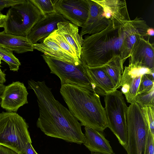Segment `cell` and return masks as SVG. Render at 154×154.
I'll use <instances>...</instances> for the list:
<instances>
[{"instance_id": "2e32d148", "label": "cell", "mask_w": 154, "mask_h": 154, "mask_svg": "<svg viewBox=\"0 0 154 154\" xmlns=\"http://www.w3.org/2000/svg\"><path fill=\"white\" fill-rule=\"evenodd\" d=\"M103 8V15L108 20H131L125 0H94Z\"/></svg>"}, {"instance_id": "6da1fadb", "label": "cell", "mask_w": 154, "mask_h": 154, "mask_svg": "<svg viewBox=\"0 0 154 154\" xmlns=\"http://www.w3.org/2000/svg\"><path fill=\"white\" fill-rule=\"evenodd\" d=\"M37 98L39 116L37 127L46 135L81 144L85 140L82 125L69 110L55 98L44 81H28Z\"/></svg>"}, {"instance_id": "e0dca14e", "label": "cell", "mask_w": 154, "mask_h": 154, "mask_svg": "<svg viewBox=\"0 0 154 154\" xmlns=\"http://www.w3.org/2000/svg\"><path fill=\"white\" fill-rule=\"evenodd\" d=\"M33 45L26 37L0 32V47L21 54L33 51Z\"/></svg>"}, {"instance_id": "f546056e", "label": "cell", "mask_w": 154, "mask_h": 154, "mask_svg": "<svg viewBox=\"0 0 154 154\" xmlns=\"http://www.w3.org/2000/svg\"><path fill=\"white\" fill-rule=\"evenodd\" d=\"M19 154H38L33 148L32 143L28 142L24 148Z\"/></svg>"}, {"instance_id": "3957f363", "label": "cell", "mask_w": 154, "mask_h": 154, "mask_svg": "<svg viewBox=\"0 0 154 154\" xmlns=\"http://www.w3.org/2000/svg\"><path fill=\"white\" fill-rule=\"evenodd\" d=\"M60 93L72 114L82 126L102 132L108 128L105 109L94 91L69 84L61 85Z\"/></svg>"}, {"instance_id": "e575fe53", "label": "cell", "mask_w": 154, "mask_h": 154, "mask_svg": "<svg viewBox=\"0 0 154 154\" xmlns=\"http://www.w3.org/2000/svg\"><path fill=\"white\" fill-rule=\"evenodd\" d=\"M5 86L4 84H0V98L2 94Z\"/></svg>"}, {"instance_id": "7402d4cb", "label": "cell", "mask_w": 154, "mask_h": 154, "mask_svg": "<svg viewBox=\"0 0 154 154\" xmlns=\"http://www.w3.org/2000/svg\"><path fill=\"white\" fill-rule=\"evenodd\" d=\"M0 57L2 60L5 61L8 65L10 70L14 72L18 71L21 63L12 51L0 47Z\"/></svg>"}, {"instance_id": "4316f807", "label": "cell", "mask_w": 154, "mask_h": 154, "mask_svg": "<svg viewBox=\"0 0 154 154\" xmlns=\"http://www.w3.org/2000/svg\"><path fill=\"white\" fill-rule=\"evenodd\" d=\"M141 108L148 124L149 131L154 136V106H146Z\"/></svg>"}, {"instance_id": "603a6c76", "label": "cell", "mask_w": 154, "mask_h": 154, "mask_svg": "<svg viewBox=\"0 0 154 154\" xmlns=\"http://www.w3.org/2000/svg\"><path fill=\"white\" fill-rule=\"evenodd\" d=\"M49 36L65 52L77 60H81L78 57L74 49L63 37L58 32L57 30Z\"/></svg>"}, {"instance_id": "52a82bcc", "label": "cell", "mask_w": 154, "mask_h": 154, "mask_svg": "<svg viewBox=\"0 0 154 154\" xmlns=\"http://www.w3.org/2000/svg\"><path fill=\"white\" fill-rule=\"evenodd\" d=\"M126 122L127 154H145L149 128L141 108L134 102L128 107Z\"/></svg>"}, {"instance_id": "9a60e30c", "label": "cell", "mask_w": 154, "mask_h": 154, "mask_svg": "<svg viewBox=\"0 0 154 154\" xmlns=\"http://www.w3.org/2000/svg\"><path fill=\"white\" fill-rule=\"evenodd\" d=\"M40 43L33 44L34 49L40 51L46 55L76 65L82 63L81 59L77 60L65 52L50 37L48 36L44 39Z\"/></svg>"}, {"instance_id": "9c48e42d", "label": "cell", "mask_w": 154, "mask_h": 154, "mask_svg": "<svg viewBox=\"0 0 154 154\" xmlns=\"http://www.w3.org/2000/svg\"><path fill=\"white\" fill-rule=\"evenodd\" d=\"M56 11L78 27H81L88 17L87 0H54Z\"/></svg>"}, {"instance_id": "7c38bea8", "label": "cell", "mask_w": 154, "mask_h": 154, "mask_svg": "<svg viewBox=\"0 0 154 154\" xmlns=\"http://www.w3.org/2000/svg\"><path fill=\"white\" fill-rule=\"evenodd\" d=\"M141 37L133 46L129 57V64H134L154 70V44Z\"/></svg>"}, {"instance_id": "4dcf8cb0", "label": "cell", "mask_w": 154, "mask_h": 154, "mask_svg": "<svg viewBox=\"0 0 154 154\" xmlns=\"http://www.w3.org/2000/svg\"><path fill=\"white\" fill-rule=\"evenodd\" d=\"M0 154H19L12 149L0 145Z\"/></svg>"}, {"instance_id": "8992f818", "label": "cell", "mask_w": 154, "mask_h": 154, "mask_svg": "<svg viewBox=\"0 0 154 154\" xmlns=\"http://www.w3.org/2000/svg\"><path fill=\"white\" fill-rule=\"evenodd\" d=\"M42 56L51 70L60 79L61 85L69 84L91 90L105 96L106 93L97 87L91 81L82 64L76 65L71 63L51 57Z\"/></svg>"}, {"instance_id": "d590c367", "label": "cell", "mask_w": 154, "mask_h": 154, "mask_svg": "<svg viewBox=\"0 0 154 154\" xmlns=\"http://www.w3.org/2000/svg\"><path fill=\"white\" fill-rule=\"evenodd\" d=\"M92 154H100V153H93Z\"/></svg>"}, {"instance_id": "44dd1931", "label": "cell", "mask_w": 154, "mask_h": 154, "mask_svg": "<svg viewBox=\"0 0 154 154\" xmlns=\"http://www.w3.org/2000/svg\"><path fill=\"white\" fill-rule=\"evenodd\" d=\"M124 63L120 57H118L101 66L111 80L116 90L120 87Z\"/></svg>"}, {"instance_id": "f1b7e54d", "label": "cell", "mask_w": 154, "mask_h": 154, "mask_svg": "<svg viewBox=\"0 0 154 154\" xmlns=\"http://www.w3.org/2000/svg\"><path fill=\"white\" fill-rule=\"evenodd\" d=\"M25 0H0V13L5 8L10 7L16 4L22 3Z\"/></svg>"}, {"instance_id": "277c9868", "label": "cell", "mask_w": 154, "mask_h": 154, "mask_svg": "<svg viewBox=\"0 0 154 154\" xmlns=\"http://www.w3.org/2000/svg\"><path fill=\"white\" fill-rule=\"evenodd\" d=\"M28 124L16 112L0 113V145L19 154L29 142L32 143Z\"/></svg>"}, {"instance_id": "4fadbf2b", "label": "cell", "mask_w": 154, "mask_h": 154, "mask_svg": "<svg viewBox=\"0 0 154 154\" xmlns=\"http://www.w3.org/2000/svg\"><path fill=\"white\" fill-rule=\"evenodd\" d=\"M89 6L88 17L82 26L80 35L82 37L88 34H94L105 29L108 25L110 20L103 15V9L94 0H87Z\"/></svg>"}, {"instance_id": "5b68a950", "label": "cell", "mask_w": 154, "mask_h": 154, "mask_svg": "<svg viewBox=\"0 0 154 154\" xmlns=\"http://www.w3.org/2000/svg\"><path fill=\"white\" fill-rule=\"evenodd\" d=\"M3 27L7 33L26 37L31 29L43 16L30 0L10 7L7 12Z\"/></svg>"}, {"instance_id": "83f0119b", "label": "cell", "mask_w": 154, "mask_h": 154, "mask_svg": "<svg viewBox=\"0 0 154 154\" xmlns=\"http://www.w3.org/2000/svg\"><path fill=\"white\" fill-rule=\"evenodd\" d=\"M154 136L149 131L145 154H154Z\"/></svg>"}, {"instance_id": "cb8c5ba5", "label": "cell", "mask_w": 154, "mask_h": 154, "mask_svg": "<svg viewBox=\"0 0 154 154\" xmlns=\"http://www.w3.org/2000/svg\"><path fill=\"white\" fill-rule=\"evenodd\" d=\"M134 102L141 108L146 106H154V87L138 94L135 97Z\"/></svg>"}, {"instance_id": "30bf717a", "label": "cell", "mask_w": 154, "mask_h": 154, "mask_svg": "<svg viewBox=\"0 0 154 154\" xmlns=\"http://www.w3.org/2000/svg\"><path fill=\"white\" fill-rule=\"evenodd\" d=\"M27 89L23 83L13 82L5 86L0 97V105L8 112H16L23 105L28 103Z\"/></svg>"}, {"instance_id": "ba28073f", "label": "cell", "mask_w": 154, "mask_h": 154, "mask_svg": "<svg viewBox=\"0 0 154 154\" xmlns=\"http://www.w3.org/2000/svg\"><path fill=\"white\" fill-rule=\"evenodd\" d=\"M104 108L109 128L125 148L128 141L126 114L128 109L122 94L117 90L104 96Z\"/></svg>"}, {"instance_id": "7a4b0ae2", "label": "cell", "mask_w": 154, "mask_h": 154, "mask_svg": "<svg viewBox=\"0 0 154 154\" xmlns=\"http://www.w3.org/2000/svg\"><path fill=\"white\" fill-rule=\"evenodd\" d=\"M148 27L145 21L137 17L129 21L110 20L105 29L85 37L81 59L90 67L103 66L118 57L122 60L125 38L134 31Z\"/></svg>"}, {"instance_id": "836d02e7", "label": "cell", "mask_w": 154, "mask_h": 154, "mask_svg": "<svg viewBox=\"0 0 154 154\" xmlns=\"http://www.w3.org/2000/svg\"><path fill=\"white\" fill-rule=\"evenodd\" d=\"M146 34L148 36H153L154 35V30L153 28L149 27L146 30Z\"/></svg>"}, {"instance_id": "5bb4252c", "label": "cell", "mask_w": 154, "mask_h": 154, "mask_svg": "<svg viewBox=\"0 0 154 154\" xmlns=\"http://www.w3.org/2000/svg\"><path fill=\"white\" fill-rule=\"evenodd\" d=\"M85 140L83 144L91 152L102 154H115L109 141L101 133L85 127Z\"/></svg>"}, {"instance_id": "ffe728a7", "label": "cell", "mask_w": 154, "mask_h": 154, "mask_svg": "<svg viewBox=\"0 0 154 154\" xmlns=\"http://www.w3.org/2000/svg\"><path fill=\"white\" fill-rule=\"evenodd\" d=\"M142 75H137L124 69L122 75L120 87L122 93L125 96L127 102L131 103L134 102Z\"/></svg>"}, {"instance_id": "d6a6232c", "label": "cell", "mask_w": 154, "mask_h": 154, "mask_svg": "<svg viewBox=\"0 0 154 154\" xmlns=\"http://www.w3.org/2000/svg\"><path fill=\"white\" fill-rule=\"evenodd\" d=\"M6 19V15L0 13V28L3 27Z\"/></svg>"}, {"instance_id": "d4e9b609", "label": "cell", "mask_w": 154, "mask_h": 154, "mask_svg": "<svg viewBox=\"0 0 154 154\" xmlns=\"http://www.w3.org/2000/svg\"><path fill=\"white\" fill-rule=\"evenodd\" d=\"M38 9L43 17L56 12L54 0H30Z\"/></svg>"}, {"instance_id": "484cf974", "label": "cell", "mask_w": 154, "mask_h": 154, "mask_svg": "<svg viewBox=\"0 0 154 154\" xmlns=\"http://www.w3.org/2000/svg\"><path fill=\"white\" fill-rule=\"evenodd\" d=\"M153 87H154V75H143L141 78L137 94L147 91Z\"/></svg>"}, {"instance_id": "ac0fdd59", "label": "cell", "mask_w": 154, "mask_h": 154, "mask_svg": "<svg viewBox=\"0 0 154 154\" xmlns=\"http://www.w3.org/2000/svg\"><path fill=\"white\" fill-rule=\"evenodd\" d=\"M57 25L58 32L63 37L81 59L84 39L79 33L78 27L69 21L59 23Z\"/></svg>"}, {"instance_id": "1f68e13d", "label": "cell", "mask_w": 154, "mask_h": 154, "mask_svg": "<svg viewBox=\"0 0 154 154\" xmlns=\"http://www.w3.org/2000/svg\"><path fill=\"white\" fill-rule=\"evenodd\" d=\"M1 58L0 57V84H4L6 82V74L1 70Z\"/></svg>"}, {"instance_id": "d6986e66", "label": "cell", "mask_w": 154, "mask_h": 154, "mask_svg": "<svg viewBox=\"0 0 154 154\" xmlns=\"http://www.w3.org/2000/svg\"><path fill=\"white\" fill-rule=\"evenodd\" d=\"M81 60L87 75L95 86L106 94L116 90L111 80L101 66L89 67Z\"/></svg>"}, {"instance_id": "8fae6325", "label": "cell", "mask_w": 154, "mask_h": 154, "mask_svg": "<svg viewBox=\"0 0 154 154\" xmlns=\"http://www.w3.org/2000/svg\"><path fill=\"white\" fill-rule=\"evenodd\" d=\"M69 21L56 11L43 17L35 24L26 37L33 44L43 40L57 29V24Z\"/></svg>"}]
</instances>
